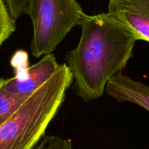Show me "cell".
<instances>
[{
  "mask_svg": "<svg viewBox=\"0 0 149 149\" xmlns=\"http://www.w3.org/2000/svg\"><path fill=\"white\" fill-rule=\"evenodd\" d=\"M80 26L79 42L65 59L75 93L88 102L101 97L109 80L126 67L137 40L108 13L86 15Z\"/></svg>",
  "mask_w": 149,
  "mask_h": 149,
  "instance_id": "6da1fadb",
  "label": "cell"
},
{
  "mask_svg": "<svg viewBox=\"0 0 149 149\" xmlns=\"http://www.w3.org/2000/svg\"><path fill=\"white\" fill-rule=\"evenodd\" d=\"M73 81L67 64L29 96L16 113L0 126V149H33L45 136Z\"/></svg>",
  "mask_w": 149,
  "mask_h": 149,
  "instance_id": "7a4b0ae2",
  "label": "cell"
},
{
  "mask_svg": "<svg viewBox=\"0 0 149 149\" xmlns=\"http://www.w3.org/2000/svg\"><path fill=\"white\" fill-rule=\"evenodd\" d=\"M27 15L33 26L31 54L39 58L55 51L86 14L76 0H31Z\"/></svg>",
  "mask_w": 149,
  "mask_h": 149,
  "instance_id": "3957f363",
  "label": "cell"
},
{
  "mask_svg": "<svg viewBox=\"0 0 149 149\" xmlns=\"http://www.w3.org/2000/svg\"><path fill=\"white\" fill-rule=\"evenodd\" d=\"M15 72L13 78H0V86L8 92L30 96L42 87L58 71L61 64L57 63L52 53L44 57L34 65L29 66V56L25 51H17L10 60Z\"/></svg>",
  "mask_w": 149,
  "mask_h": 149,
  "instance_id": "277c9868",
  "label": "cell"
},
{
  "mask_svg": "<svg viewBox=\"0 0 149 149\" xmlns=\"http://www.w3.org/2000/svg\"><path fill=\"white\" fill-rule=\"evenodd\" d=\"M107 13L137 40L149 42V0H109Z\"/></svg>",
  "mask_w": 149,
  "mask_h": 149,
  "instance_id": "5b68a950",
  "label": "cell"
},
{
  "mask_svg": "<svg viewBox=\"0 0 149 149\" xmlns=\"http://www.w3.org/2000/svg\"><path fill=\"white\" fill-rule=\"evenodd\" d=\"M105 91L119 102H132L149 112V86L140 81L120 72L109 80Z\"/></svg>",
  "mask_w": 149,
  "mask_h": 149,
  "instance_id": "8992f818",
  "label": "cell"
},
{
  "mask_svg": "<svg viewBox=\"0 0 149 149\" xmlns=\"http://www.w3.org/2000/svg\"><path fill=\"white\" fill-rule=\"evenodd\" d=\"M29 97L8 92L0 86V126L13 116Z\"/></svg>",
  "mask_w": 149,
  "mask_h": 149,
  "instance_id": "52a82bcc",
  "label": "cell"
},
{
  "mask_svg": "<svg viewBox=\"0 0 149 149\" xmlns=\"http://www.w3.org/2000/svg\"><path fill=\"white\" fill-rule=\"evenodd\" d=\"M15 21L10 16L4 0H0V48L15 31Z\"/></svg>",
  "mask_w": 149,
  "mask_h": 149,
  "instance_id": "ba28073f",
  "label": "cell"
},
{
  "mask_svg": "<svg viewBox=\"0 0 149 149\" xmlns=\"http://www.w3.org/2000/svg\"><path fill=\"white\" fill-rule=\"evenodd\" d=\"M37 149H73L72 141L58 136H44Z\"/></svg>",
  "mask_w": 149,
  "mask_h": 149,
  "instance_id": "9c48e42d",
  "label": "cell"
},
{
  "mask_svg": "<svg viewBox=\"0 0 149 149\" xmlns=\"http://www.w3.org/2000/svg\"><path fill=\"white\" fill-rule=\"evenodd\" d=\"M31 0H5L10 16L16 21L22 15H27Z\"/></svg>",
  "mask_w": 149,
  "mask_h": 149,
  "instance_id": "30bf717a",
  "label": "cell"
}]
</instances>
